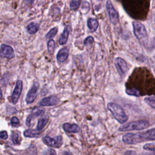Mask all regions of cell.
I'll use <instances>...</instances> for the list:
<instances>
[{"mask_svg": "<svg viewBox=\"0 0 155 155\" xmlns=\"http://www.w3.org/2000/svg\"><path fill=\"white\" fill-rule=\"evenodd\" d=\"M122 139L124 143L129 145H135L148 140H155V128L136 133H128L124 134Z\"/></svg>", "mask_w": 155, "mask_h": 155, "instance_id": "1", "label": "cell"}, {"mask_svg": "<svg viewBox=\"0 0 155 155\" xmlns=\"http://www.w3.org/2000/svg\"><path fill=\"white\" fill-rule=\"evenodd\" d=\"M133 32L138 41L143 46H147L148 44V35L145 26L140 22H133Z\"/></svg>", "mask_w": 155, "mask_h": 155, "instance_id": "2", "label": "cell"}, {"mask_svg": "<svg viewBox=\"0 0 155 155\" xmlns=\"http://www.w3.org/2000/svg\"><path fill=\"white\" fill-rule=\"evenodd\" d=\"M107 108L119 123L124 124L128 120V117L124 110L118 104L114 102H110L107 104Z\"/></svg>", "mask_w": 155, "mask_h": 155, "instance_id": "3", "label": "cell"}, {"mask_svg": "<svg viewBox=\"0 0 155 155\" xmlns=\"http://www.w3.org/2000/svg\"><path fill=\"white\" fill-rule=\"evenodd\" d=\"M150 125V122L146 120H140L133 121L126 123L124 125L119 128V131H126L132 130H142L148 128Z\"/></svg>", "mask_w": 155, "mask_h": 155, "instance_id": "4", "label": "cell"}, {"mask_svg": "<svg viewBox=\"0 0 155 155\" xmlns=\"http://www.w3.org/2000/svg\"><path fill=\"white\" fill-rule=\"evenodd\" d=\"M106 9L108 14L110 22L113 24H116L119 22V14L115 10L110 0H107L106 2Z\"/></svg>", "mask_w": 155, "mask_h": 155, "instance_id": "5", "label": "cell"}, {"mask_svg": "<svg viewBox=\"0 0 155 155\" xmlns=\"http://www.w3.org/2000/svg\"><path fill=\"white\" fill-rule=\"evenodd\" d=\"M115 67L118 73L122 77H124L128 71V67L126 62L119 57L115 59Z\"/></svg>", "mask_w": 155, "mask_h": 155, "instance_id": "6", "label": "cell"}, {"mask_svg": "<svg viewBox=\"0 0 155 155\" xmlns=\"http://www.w3.org/2000/svg\"><path fill=\"white\" fill-rule=\"evenodd\" d=\"M39 88V84L38 82H35L30 89L29 90L26 98H25V102L27 104H29L35 100L36 96H37V92Z\"/></svg>", "mask_w": 155, "mask_h": 155, "instance_id": "7", "label": "cell"}, {"mask_svg": "<svg viewBox=\"0 0 155 155\" xmlns=\"http://www.w3.org/2000/svg\"><path fill=\"white\" fill-rule=\"evenodd\" d=\"M0 56L2 58L12 59L15 56V53L13 48L10 45L2 44L0 48Z\"/></svg>", "mask_w": 155, "mask_h": 155, "instance_id": "8", "label": "cell"}, {"mask_svg": "<svg viewBox=\"0 0 155 155\" xmlns=\"http://www.w3.org/2000/svg\"><path fill=\"white\" fill-rule=\"evenodd\" d=\"M43 141L48 146L55 148L60 147L62 143L61 136H58L56 139H53L49 136H45L43 138Z\"/></svg>", "mask_w": 155, "mask_h": 155, "instance_id": "9", "label": "cell"}, {"mask_svg": "<svg viewBox=\"0 0 155 155\" xmlns=\"http://www.w3.org/2000/svg\"><path fill=\"white\" fill-rule=\"evenodd\" d=\"M22 90V82L21 80H19L16 82L15 88L12 94V102L13 104H15L17 102L21 94Z\"/></svg>", "mask_w": 155, "mask_h": 155, "instance_id": "10", "label": "cell"}, {"mask_svg": "<svg viewBox=\"0 0 155 155\" xmlns=\"http://www.w3.org/2000/svg\"><path fill=\"white\" fill-rule=\"evenodd\" d=\"M44 110L42 108H40L38 107H35L31 111V113L28 116L26 119V125L28 127H30L31 125V121L40 116H42L44 113Z\"/></svg>", "mask_w": 155, "mask_h": 155, "instance_id": "11", "label": "cell"}, {"mask_svg": "<svg viewBox=\"0 0 155 155\" xmlns=\"http://www.w3.org/2000/svg\"><path fill=\"white\" fill-rule=\"evenodd\" d=\"M59 102V99L56 96H48L42 99L39 102L41 106H53L56 105Z\"/></svg>", "mask_w": 155, "mask_h": 155, "instance_id": "12", "label": "cell"}, {"mask_svg": "<svg viewBox=\"0 0 155 155\" xmlns=\"http://www.w3.org/2000/svg\"><path fill=\"white\" fill-rule=\"evenodd\" d=\"M70 30H71V26L70 25H68L65 27L62 33L61 34V35L60 36L59 39V44L60 45H64V44H66L68 38V35H69Z\"/></svg>", "mask_w": 155, "mask_h": 155, "instance_id": "13", "label": "cell"}, {"mask_svg": "<svg viewBox=\"0 0 155 155\" xmlns=\"http://www.w3.org/2000/svg\"><path fill=\"white\" fill-rule=\"evenodd\" d=\"M63 128L65 131L68 133H78L80 130L79 127L75 124H70L68 123H65L63 125Z\"/></svg>", "mask_w": 155, "mask_h": 155, "instance_id": "14", "label": "cell"}, {"mask_svg": "<svg viewBox=\"0 0 155 155\" xmlns=\"http://www.w3.org/2000/svg\"><path fill=\"white\" fill-rule=\"evenodd\" d=\"M68 56V50L67 48H63L61 49L57 54V59L59 62H62L67 58Z\"/></svg>", "mask_w": 155, "mask_h": 155, "instance_id": "15", "label": "cell"}, {"mask_svg": "<svg viewBox=\"0 0 155 155\" xmlns=\"http://www.w3.org/2000/svg\"><path fill=\"white\" fill-rule=\"evenodd\" d=\"M98 25V21L96 19L89 18L87 21V26L89 30L92 32H94L97 30Z\"/></svg>", "mask_w": 155, "mask_h": 155, "instance_id": "16", "label": "cell"}, {"mask_svg": "<svg viewBox=\"0 0 155 155\" xmlns=\"http://www.w3.org/2000/svg\"><path fill=\"white\" fill-rule=\"evenodd\" d=\"M39 28L38 24L35 22H31L27 27V31L29 34L33 35L36 33Z\"/></svg>", "mask_w": 155, "mask_h": 155, "instance_id": "17", "label": "cell"}, {"mask_svg": "<svg viewBox=\"0 0 155 155\" xmlns=\"http://www.w3.org/2000/svg\"><path fill=\"white\" fill-rule=\"evenodd\" d=\"M41 134V133L39 132L37 130H33V129H28L24 132V135L25 137H39Z\"/></svg>", "mask_w": 155, "mask_h": 155, "instance_id": "18", "label": "cell"}, {"mask_svg": "<svg viewBox=\"0 0 155 155\" xmlns=\"http://www.w3.org/2000/svg\"><path fill=\"white\" fill-rule=\"evenodd\" d=\"M126 93L130 96H134L135 97H139L141 94L140 92L136 88H127Z\"/></svg>", "mask_w": 155, "mask_h": 155, "instance_id": "19", "label": "cell"}, {"mask_svg": "<svg viewBox=\"0 0 155 155\" xmlns=\"http://www.w3.org/2000/svg\"><path fill=\"white\" fill-rule=\"evenodd\" d=\"M144 101L152 108L155 109V96L146 97L144 98Z\"/></svg>", "mask_w": 155, "mask_h": 155, "instance_id": "20", "label": "cell"}, {"mask_svg": "<svg viewBox=\"0 0 155 155\" xmlns=\"http://www.w3.org/2000/svg\"><path fill=\"white\" fill-rule=\"evenodd\" d=\"M47 122H48V117H42L41 119H40L38 121L37 127H36V130H38V131L41 130L45 126Z\"/></svg>", "mask_w": 155, "mask_h": 155, "instance_id": "21", "label": "cell"}, {"mask_svg": "<svg viewBox=\"0 0 155 155\" xmlns=\"http://www.w3.org/2000/svg\"><path fill=\"white\" fill-rule=\"evenodd\" d=\"M12 140L13 143L15 145H19L21 143L19 134L15 131H12Z\"/></svg>", "mask_w": 155, "mask_h": 155, "instance_id": "22", "label": "cell"}, {"mask_svg": "<svg viewBox=\"0 0 155 155\" xmlns=\"http://www.w3.org/2000/svg\"><path fill=\"white\" fill-rule=\"evenodd\" d=\"M57 32H58V28L56 27H54L48 32V33L45 36V38L47 39H51L56 35Z\"/></svg>", "mask_w": 155, "mask_h": 155, "instance_id": "23", "label": "cell"}, {"mask_svg": "<svg viewBox=\"0 0 155 155\" xmlns=\"http://www.w3.org/2000/svg\"><path fill=\"white\" fill-rule=\"evenodd\" d=\"M80 4V0H71L70 2V7L71 10L77 9Z\"/></svg>", "mask_w": 155, "mask_h": 155, "instance_id": "24", "label": "cell"}, {"mask_svg": "<svg viewBox=\"0 0 155 155\" xmlns=\"http://www.w3.org/2000/svg\"><path fill=\"white\" fill-rule=\"evenodd\" d=\"M47 48H48V51L50 53H53V51L54 50L55 48V42L54 41V40L51 39L50 41H49V42H48L47 44Z\"/></svg>", "mask_w": 155, "mask_h": 155, "instance_id": "25", "label": "cell"}, {"mask_svg": "<svg viewBox=\"0 0 155 155\" xmlns=\"http://www.w3.org/2000/svg\"><path fill=\"white\" fill-rule=\"evenodd\" d=\"M11 124L12 127H16L19 125V120L16 117H13L11 119Z\"/></svg>", "mask_w": 155, "mask_h": 155, "instance_id": "26", "label": "cell"}, {"mask_svg": "<svg viewBox=\"0 0 155 155\" xmlns=\"http://www.w3.org/2000/svg\"><path fill=\"white\" fill-rule=\"evenodd\" d=\"M94 42V39L92 36H88L84 41V44L85 45H90L91 44H92L93 42Z\"/></svg>", "mask_w": 155, "mask_h": 155, "instance_id": "27", "label": "cell"}, {"mask_svg": "<svg viewBox=\"0 0 155 155\" xmlns=\"http://www.w3.org/2000/svg\"><path fill=\"white\" fill-rule=\"evenodd\" d=\"M8 137V134L6 131H2L0 132V138L2 139H6Z\"/></svg>", "mask_w": 155, "mask_h": 155, "instance_id": "28", "label": "cell"}, {"mask_svg": "<svg viewBox=\"0 0 155 155\" xmlns=\"http://www.w3.org/2000/svg\"><path fill=\"white\" fill-rule=\"evenodd\" d=\"M136 153L133 150H128L125 153V154H136Z\"/></svg>", "mask_w": 155, "mask_h": 155, "instance_id": "29", "label": "cell"}, {"mask_svg": "<svg viewBox=\"0 0 155 155\" xmlns=\"http://www.w3.org/2000/svg\"><path fill=\"white\" fill-rule=\"evenodd\" d=\"M146 150H147L151 151H153V154H155V147H148Z\"/></svg>", "mask_w": 155, "mask_h": 155, "instance_id": "30", "label": "cell"}, {"mask_svg": "<svg viewBox=\"0 0 155 155\" xmlns=\"http://www.w3.org/2000/svg\"><path fill=\"white\" fill-rule=\"evenodd\" d=\"M35 0H24V1L27 3V4H31L33 2H34Z\"/></svg>", "mask_w": 155, "mask_h": 155, "instance_id": "31", "label": "cell"}, {"mask_svg": "<svg viewBox=\"0 0 155 155\" xmlns=\"http://www.w3.org/2000/svg\"><path fill=\"white\" fill-rule=\"evenodd\" d=\"M2 91H1V89L0 87V99L2 98Z\"/></svg>", "mask_w": 155, "mask_h": 155, "instance_id": "32", "label": "cell"}, {"mask_svg": "<svg viewBox=\"0 0 155 155\" xmlns=\"http://www.w3.org/2000/svg\"><path fill=\"white\" fill-rule=\"evenodd\" d=\"M153 70H154V73H155V64H154V67H153Z\"/></svg>", "mask_w": 155, "mask_h": 155, "instance_id": "33", "label": "cell"}]
</instances>
